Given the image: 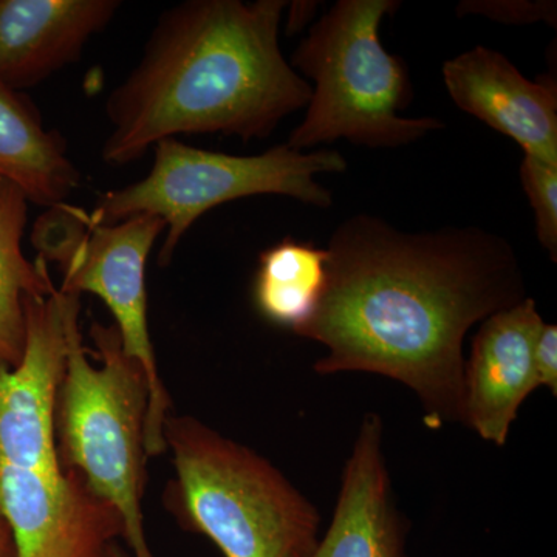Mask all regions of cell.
Returning <instances> with one entry per match:
<instances>
[{
  "label": "cell",
  "instance_id": "cell-1",
  "mask_svg": "<svg viewBox=\"0 0 557 557\" xmlns=\"http://www.w3.org/2000/svg\"><path fill=\"white\" fill-rule=\"evenodd\" d=\"M327 284L300 338L319 375L362 372L405 384L424 424L460 423L465 336L528 298L511 242L479 226L403 231L355 214L329 240Z\"/></svg>",
  "mask_w": 557,
  "mask_h": 557
},
{
  "label": "cell",
  "instance_id": "cell-2",
  "mask_svg": "<svg viewBox=\"0 0 557 557\" xmlns=\"http://www.w3.org/2000/svg\"><path fill=\"white\" fill-rule=\"evenodd\" d=\"M285 0H186L164 11L138 64L106 101L101 159L135 163L161 139L269 138L306 109L311 84L278 42Z\"/></svg>",
  "mask_w": 557,
  "mask_h": 557
},
{
  "label": "cell",
  "instance_id": "cell-3",
  "mask_svg": "<svg viewBox=\"0 0 557 557\" xmlns=\"http://www.w3.org/2000/svg\"><path fill=\"white\" fill-rule=\"evenodd\" d=\"M175 478L164 504L225 557H310L319 509L265 457L197 418L168 417Z\"/></svg>",
  "mask_w": 557,
  "mask_h": 557
},
{
  "label": "cell",
  "instance_id": "cell-4",
  "mask_svg": "<svg viewBox=\"0 0 557 557\" xmlns=\"http://www.w3.org/2000/svg\"><path fill=\"white\" fill-rule=\"evenodd\" d=\"M79 302L69 317V351L58 395L57 448L61 467L78 472L95 496L116 508L134 557H156L143 518L146 421L150 388L145 369L124 350L115 325L95 321L94 357L84 346Z\"/></svg>",
  "mask_w": 557,
  "mask_h": 557
},
{
  "label": "cell",
  "instance_id": "cell-5",
  "mask_svg": "<svg viewBox=\"0 0 557 557\" xmlns=\"http://www.w3.org/2000/svg\"><path fill=\"white\" fill-rule=\"evenodd\" d=\"M399 5L397 0H338L311 25L288 61L314 84L306 116L287 139L289 148L304 152L343 138L394 149L445 129L435 116L398 113L412 100V83L406 62L384 49L380 27Z\"/></svg>",
  "mask_w": 557,
  "mask_h": 557
},
{
  "label": "cell",
  "instance_id": "cell-6",
  "mask_svg": "<svg viewBox=\"0 0 557 557\" xmlns=\"http://www.w3.org/2000/svg\"><path fill=\"white\" fill-rule=\"evenodd\" d=\"M152 168L138 182L101 194L87 212L94 225H110L153 215L166 225L159 265L166 269L180 242L209 209L255 196H282L317 208L333 205L332 193L318 175L347 170L343 153L335 149L302 152L287 143L256 156H234L194 148L177 138L153 146Z\"/></svg>",
  "mask_w": 557,
  "mask_h": 557
},
{
  "label": "cell",
  "instance_id": "cell-7",
  "mask_svg": "<svg viewBox=\"0 0 557 557\" xmlns=\"http://www.w3.org/2000/svg\"><path fill=\"white\" fill-rule=\"evenodd\" d=\"M164 230L163 220L153 215L94 225L84 209L65 201L47 208L33 223L30 234L38 258L60 271L58 289L98 296L115 318L124 350L145 369L150 388L145 438L148 457L168 453L164 424L171 416L170 394L150 336L146 288V263Z\"/></svg>",
  "mask_w": 557,
  "mask_h": 557
},
{
  "label": "cell",
  "instance_id": "cell-8",
  "mask_svg": "<svg viewBox=\"0 0 557 557\" xmlns=\"http://www.w3.org/2000/svg\"><path fill=\"white\" fill-rule=\"evenodd\" d=\"M79 296L57 285L25 302V347L16 366L0 364V467L60 474L58 395L69 351V317Z\"/></svg>",
  "mask_w": 557,
  "mask_h": 557
},
{
  "label": "cell",
  "instance_id": "cell-9",
  "mask_svg": "<svg viewBox=\"0 0 557 557\" xmlns=\"http://www.w3.org/2000/svg\"><path fill=\"white\" fill-rule=\"evenodd\" d=\"M0 509L16 557H126L120 512L72 469L39 474L0 467Z\"/></svg>",
  "mask_w": 557,
  "mask_h": 557
},
{
  "label": "cell",
  "instance_id": "cell-10",
  "mask_svg": "<svg viewBox=\"0 0 557 557\" xmlns=\"http://www.w3.org/2000/svg\"><path fill=\"white\" fill-rule=\"evenodd\" d=\"M544 319L528 298L480 324L465 361L461 421L480 438L504 448L520 406L537 388L534 344Z\"/></svg>",
  "mask_w": 557,
  "mask_h": 557
},
{
  "label": "cell",
  "instance_id": "cell-11",
  "mask_svg": "<svg viewBox=\"0 0 557 557\" xmlns=\"http://www.w3.org/2000/svg\"><path fill=\"white\" fill-rule=\"evenodd\" d=\"M458 109L515 139L525 156L557 163L555 79L531 81L500 51L478 46L443 64Z\"/></svg>",
  "mask_w": 557,
  "mask_h": 557
},
{
  "label": "cell",
  "instance_id": "cell-12",
  "mask_svg": "<svg viewBox=\"0 0 557 557\" xmlns=\"http://www.w3.org/2000/svg\"><path fill=\"white\" fill-rule=\"evenodd\" d=\"M408 533L384 457L383 418L366 413L344 467L332 523L310 557H408Z\"/></svg>",
  "mask_w": 557,
  "mask_h": 557
},
{
  "label": "cell",
  "instance_id": "cell-13",
  "mask_svg": "<svg viewBox=\"0 0 557 557\" xmlns=\"http://www.w3.org/2000/svg\"><path fill=\"white\" fill-rule=\"evenodd\" d=\"M120 0H0V81L21 91L79 61Z\"/></svg>",
  "mask_w": 557,
  "mask_h": 557
},
{
  "label": "cell",
  "instance_id": "cell-14",
  "mask_svg": "<svg viewBox=\"0 0 557 557\" xmlns=\"http://www.w3.org/2000/svg\"><path fill=\"white\" fill-rule=\"evenodd\" d=\"M0 177L38 207L65 203L81 174L58 132L47 129L38 110L0 81Z\"/></svg>",
  "mask_w": 557,
  "mask_h": 557
},
{
  "label": "cell",
  "instance_id": "cell-15",
  "mask_svg": "<svg viewBox=\"0 0 557 557\" xmlns=\"http://www.w3.org/2000/svg\"><path fill=\"white\" fill-rule=\"evenodd\" d=\"M30 201L0 177V364L16 366L25 347V302L54 288L49 265L22 249Z\"/></svg>",
  "mask_w": 557,
  "mask_h": 557
},
{
  "label": "cell",
  "instance_id": "cell-16",
  "mask_svg": "<svg viewBox=\"0 0 557 557\" xmlns=\"http://www.w3.org/2000/svg\"><path fill=\"white\" fill-rule=\"evenodd\" d=\"M327 248L287 237L259 258L252 284L256 309L271 324L302 329L317 311L327 284Z\"/></svg>",
  "mask_w": 557,
  "mask_h": 557
},
{
  "label": "cell",
  "instance_id": "cell-17",
  "mask_svg": "<svg viewBox=\"0 0 557 557\" xmlns=\"http://www.w3.org/2000/svg\"><path fill=\"white\" fill-rule=\"evenodd\" d=\"M520 182L536 219L539 244L557 262V163L523 156Z\"/></svg>",
  "mask_w": 557,
  "mask_h": 557
},
{
  "label": "cell",
  "instance_id": "cell-18",
  "mask_svg": "<svg viewBox=\"0 0 557 557\" xmlns=\"http://www.w3.org/2000/svg\"><path fill=\"white\" fill-rule=\"evenodd\" d=\"M457 14H479L486 20L508 25L545 22L556 28L557 3L555 0H465L457 7Z\"/></svg>",
  "mask_w": 557,
  "mask_h": 557
},
{
  "label": "cell",
  "instance_id": "cell-19",
  "mask_svg": "<svg viewBox=\"0 0 557 557\" xmlns=\"http://www.w3.org/2000/svg\"><path fill=\"white\" fill-rule=\"evenodd\" d=\"M534 375L537 387H547L557 395V325L545 322L534 344Z\"/></svg>",
  "mask_w": 557,
  "mask_h": 557
},
{
  "label": "cell",
  "instance_id": "cell-20",
  "mask_svg": "<svg viewBox=\"0 0 557 557\" xmlns=\"http://www.w3.org/2000/svg\"><path fill=\"white\" fill-rule=\"evenodd\" d=\"M314 5H317L314 2H293L292 7H287V10H289L287 22L288 35L299 32L300 28L304 27V24H307V21L311 20Z\"/></svg>",
  "mask_w": 557,
  "mask_h": 557
},
{
  "label": "cell",
  "instance_id": "cell-21",
  "mask_svg": "<svg viewBox=\"0 0 557 557\" xmlns=\"http://www.w3.org/2000/svg\"><path fill=\"white\" fill-rule=\"evenodd\" d=\"M0 557H16L13 531L2 509H0Z\"/></svg>",
  "mask_w": 557,
  "mask_h": 557
}]
</instances>
